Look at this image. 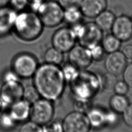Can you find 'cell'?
Segmentation results:
<instances>
[{
  "instance_id": "obj_33",
  "label": "cell",
  "mask_w": 132,
  "mask_h": 132,
  "mask_svg": "<svg viewBox=\"0 0 132 132\" xmlns=\"http://www.w3.org/2000/svg\"><path fill=\"white\" fill-rule=\"evenodd\" d=\"M91 101L74 100V110L86 113L88 109L92 106V105H91Z\"/></svg>"
},
{
  "instance_id": "obj_20",
  "label": "cell",
  "mask_w": 132,
  "mask_h": 132,
  "mask_svg": "<svg viewBox=\"0 0 132 132\" xmlns=\"http://www.w3.org/2000/svg\"><path fill=\"white\" fill-rule=\"evenodd\" d=\"M63 21L70 26L82 22L84 15L79 6L63 8Z\"/></svg>"
},
{
  "instance_id": "obj_13",
  "label": "cell",
  "mask_w": 132,
  "mask_h": 132,
  "mask_svg": "<svg viewBox=\"0 0 132 132\" xmlns=\"http://www.w3.org/2000/svg\"><path fill=\"white\" fill-rule=\"evenodd\" d=\"M103 32L94 22L86 23L83 34L77 41L78 44L88 48L101 43L103 37Z\"/></svg>"
},
{
  "instance_id": "obj_16",
  "label": "cell",
  "mask_w": 132,
  "mask_h": 132,
  "mask_svg": "<svg viewBox=\"0 0 132 132\" xmlns=\"http://www.w3.org/2000/svg\"><path fill=\"white\" fill-rule=\"evenodd\" d=\"M31 104L24 99H21L13 104L9 109V112L13 118L19 123L24 122L30 117Z\"/></svg>"
},
{
  "instance_id": "obj_32",
  "label": "cell",
  "mask_w": 132,
  "mask_h": 132,
  "mask_svg": "<svg viewBox=\"0 0 132 132\" xmlns=\"http://www.w3.org/2000/svg\"><path fill=\"white\" fill-rule=\"evenodd\" d=\"M28 4L29 0H9V6L19 12L25 10Z\"/></svg>"
},
{
  "instance_id": "obj_3",
  "label": "cell",
  "mask_w": 132,
  "mask_h": 132,
  "mask_svg": "<svg viewBox=\"0 0 132 132\" xmlns=\"http://www.w3.org/2000/svg\"><path fill=\"white\" fill-rule=\"evenodd\" d=\"M44 27L36 13L24 10L17 12L12 31L20 40L31 42L41 35Z\"/></svg>"
},
{
  "instance_id": "obj_18",
  "label": "cell",
  "mask_w": 132,
  "mask_h": 132,
  "mask_svg": "<svg viewBox=\"0 0 132 132\" xmlns=\"http://www.w3.org/2000/svg\"><path fill=\"white\" fill-rule=\"evenodd\" d=\"M116 16L111 10L105 9L94 18V23L103 31H108L111 27Z\"/></svg>"
},
{
  "instance_id": "obj_19",
  "label": "cell",
  "mask_w": 132,
  "mask_h": 132,
  "mask_svg": "<svg viewBox=\"0 0 132 132\" xmlns=\"http://www.w3.org/2000/svg\"><path fill=\"white\" fill-rule=\"evenodd\" d=\"M129 104V99L126 95L116 93L111 96L109 101L110 109L119 114L123 113Z\"/></svg>"
},
{
  "instance_id": "obj_14",
  "label": "cell",
  "mask_w": 132,
  "mask_h": 132,
  "mask_svg": "<svg viewBox=\"0 0 132 132\" xmlns=\"http://www.w3.org/2000/svg\"><path fill=\"white\" fill-rule=\"evenodd\" d=\"M107 7V0H81L79 5L84 16L89 19H94Z\"/></svg>"
},
{
  "instance_id": "obj_27",
  "label": "cell",
  "mask_w": 132,
  "mask_h": 132,
  "mask_svg": "<svg viewBox=\"0 0 132 132\" xmlns=\"http://www.w3.org/2000/svg\"><path fill=\"white\" fill-rule=\"evenodd\" d=\"M119 114L111 110H106L105 127H113L119 122Z\"/></svg>"
},
{
  "instance_id": "obj_42",
  "label": "cell",
  "mask_w": 132,
  "mask_h": 132,
  "mask_svg": "<svg viewBox=\"0 0 132 132\" xmlns=\"http://www.w3.org/2000/svg\"><path fill=\"white\" fill-rule=\"evenodd\" d=\"M56 1H57V0H56Z\"/></svg>"
},
{
  "instance_id": "obj_31",
  "label": "cell",
  "mask_w": 132,
  "mask_h": 132,
  "mask_svg": "<svg viewBox=\"0 0 132 132\" xmlns=\"http://www.w3.org/2000/svg\"><path fill=\"white\" fill-rule=\"evenodd\" d=\"M102 88L109 89L111 88L113 89V86L117 80H115L116 76L107 73L104 76H102Z\"/></svg>"
},
{
  "instance_id": "obj_41",
  "label": "cell",
  "mask_w": 132,
  "mask_h": 132,
  "mask_svg": "<svg viewBox=\"0 0 132 132\" xmlns=\"http://www.w3.org/2000/svg\"><path fill=\"white\" fill-rule=\"evenodd\" d=\"M29 1H30V0H29Z\"/></svg>"
},
{
  "instance_id": "obj_6",
  "label": "cell",
  "mask_w": 132,
  "mask_h": 132,
  "mask_svg": "<svg viewBox=\"0 0 132 132\" xmlns=\"http://www.w3.org/2000/svg\"><path fill=\"white\" fill-rule=\"evenodd\" d=\"M54 114L53 101L40 97L31 104L29 119L42 126L53 120Z\"/></svg>"
},
{
  "instance_id": "obj_34",
  "label": "cell",
  "mask_w": 132,
  "mask_h": 132,
  "mask_svg": "<svg viewBox=\"0 0 132 132\" xmlns=\"http://www.w3.org/2000/svg\"><path fill=\"white\" fill-rule=\"evenodd\" d=\"M122 74L123 80L126 82L129 88H132V62L127 63Z\"/></svg>"
},
{
  "instance_id": "obj_30",
  "label": "cell",
  "mask_w": 132,
  "mask_h": 132,
  "mask_svg": "<svg viewBox=\"0 0 132 132\" xmlns=\"http://www.w3.org/2000/svg\"><path fill=\"white\" fill-rule=\"evenodd\" d=\"M112 89L116 94L126 95L129 91V87L123 80H117Z\"/></svg>"
},
{
  "instance_id": "obj_12",
  "label": "cell",
  "mask_w": 132,
  "mask_h": 132,
  "mask_svg": "<svg viewBox=\"0 0 132 132\" xmlns=\"http://www.w3.org/2000/svg\"><path fill=\"white\" fill-rule=\"evenodd\" d=\"M127 64V60L119 50L108 53L105 57L104 67L107 72L116 76L122 74Z\"/></svg>"
},
{
  "instance_id": "obj_7",
  "label": "cell",
  "mask_w": 132,
  "mask_h": 132,
  "mask_svg": "<svg viewBox=\"0 0 132 132\" xmlns=\"http://www.w3.org/2000/svg\"><path fill=\"white\" fill-rule=\"evenodd\" d=\"M63 131L88 132L91 127L86 113L74 110L68 113L62 120Z\"/></svg>"
},
{
  "instance_id": "obj_10",
  "label": "cell",
  "mask_w": 132,
  "mask_h": 132,
  "mask_svg": "<svg viewBox=\"0 0 132 132\" xmlns=\"http://www.w3.org/2000/svg\"><path fill=\"white\" fill-rule=\"evenodd\" d=\"M68 59L80 70H86L93 61L89 49L79 44H75L68 52Z\"/></svg>"
},
{
  "instance_id": "obj_28",
  "label": "cell",
  "mask_w": 132,
  "mask_h": 132,
  "mask_svg": "<svg viewBox=\"0 0 132 132\" xmlns=\"http://www.w3.org/2000/svg\"><path fill=\"white\" fill-rule=\"evenodd\" d=\"M21 132H40L42 131V126L30 120L25 121L20 127Z\"/></svg>"
},
{
  "instance_id": "obj_35",
  "label": "cell",
  "mask_w": 132,
  "mask_h": 132,
  "mask_svg": "<svg viewBox=\"0 0 132 132\" xmlns=\"http://www.w3.org/2000/svg\"><path fill=\"white\" fill-rule=\"evenodd\" d=\"M122 114L124 123L128 127L132 128V103H130Z\"/></svg>"
},
{
  "instance_id": "obj_9",
  "label": "cell",
  "mask_w": 132,
  "mask_h": 132,
  "mask_svg": "<svg viewBox=\"0 0 132 132\" xmlns=\"http://www.w3.org/2000/svg\"><path fill=\"white\" fill-rule=\"evenodd\" d=\"M51 42L52 46L65 53L76 44L77 39L70 26H63L54 32Z\"/></svg>"
},
{
  "instance_id": "obj_37",
  "label": "cell",
  "mask_w": 132,
  "mask_h": 132,
  "mask_svg": "<svg viewBox=\"0 0 132 132\" xmlns=\"http://www.w3.org/2000/svg\"><path fill=\"white\" fill-rule=\"evenodd\" d=\"M122 53L127 60H132V44H128L123 46Z\"/></svg>"
},
{
  "instance_id": "obj_15",
  "label": "cell",
  "mask_w": 132,
  "mask_h": 132,
  "mask_svg": "<svg viewBox=\"0 0 132 132\" xmlns=\"http://www.w3.org/2000/svg\"><path fill=\"white\" fill-rule=\"evenodd\" d=\"M17 12L9 6L0 8V37L7 36L12 31Z\"/></svg>"
},
{
  "instance_id": "obj_22",
  "label": "cell",
  "mask_w": 132,
  "mask_h": 132,
  "mask_svg": "<svg viewBox=\"0 0 132 132\" xmlns=\"http://www.w3.org/2000/svg\"><path fill=\"white\" fill-rule=\"evenodd\" d=\"M64 53L52 46L47 48L44 54V62L60 65L64 60Z\"/></svg>"
},
{
  "instance_id": "obj_2",
  "label": "cell",
  "mask_w": 132,
  "mask_h": 132,
  "mask_svg": "<svg viewBox=\"0 0 132 132\" xmlns=\"http://www.w3.org/2000/svg\"><path fill=\"white\" fill-rule=\"evenodd\" d=\"M69 84L74 100L91 101L103 89L101 76L86 70H80L77 77Z\"/></svg>"
},
{
  "instance_id": "obj_1",
  "label": "cell",
  "mask_w": 132,
  "mask_h": 132,
  "mask_svg": "<svg viewBox=\"0 0 132 132\" xmlns=\"http://www.w3.org/2000/svg\"><path fill=\"white\" fill-rule=\"evenodd\" d=\"M32 78L41 97L54 102L63 95L67 82L60 65L44 62L39 65Z\"/></svg>"
},
{
  "instance_id": "obj_38",
  "label": "cell",
  "mask_w": 132,
  "mask_h": 132,
  "mask_svg": "<svg viewBox=\"0 0 132 132\" xmlns=\"http://www.w3.org/2000/svg\"><path fill=\"white\" fill-rule=\"evenodd\" d=\"M9 0H0V8H3L9 6Z\"/></svg>"
},
{
  "instance_id": "obj_17",
  "label": "cell",
  "mask_w": 132,
  "mask_h": 132,
  "mask_svg": "<svg viewBox=\"0 0 132 132\" xmlns=\"http://www.w3.org/2000/svg\"><path fill=\"white\" fill-rule=\"evenodd\" d=\"M106 110L100 106H92L86 112L91 129L98 130L105 127Z\"/></svg>"
},
{
  "instance_id": "obj_11",
  "label": "cell",
  "mask_w": 132,
  "mask_h": 132,
  "mask_svg": "<svg viewBox=\"0 0 132 132\" xmlns=\"http://www.w3.org/2000/svg\"><path fill=\"white\" fill-rule=\"evenodd\" d=\"M110 30L122 42L129 40L132 38V22L130 18L125 14L116 16Z\"/></svg>"
},
{
  "instance_id": "obj_23",
  "label": "cell",
  "mask_w": 132,
  "mask_h": 132,
  "mask_svg": "<svg viewBox=\"0 0 132 132\" xmlns=\"http://www.w3.org/2000/svg\"><path fill=\"white\" fill-rule=\"evenodd\" d=\"M18 124L9 111L0 113V129L5 131L11 130L15 128Z\"/></svg>"
},
{
  "instance_id": "obj_8",
  "label": "cell",
  "mask_w": 132,
  "mask_h": 132,
  "mask_svg": "<svg viewBox=\"0 0 132 132\" xmlns=\"http://www.w3.org/2000/svg\"><path fill=\"white\" fill-rule=\"evenodd\" d=\"M24 86L20 80L3 82L0 89V99L3 107H10L23 98Z\"/></svg>"
},
{
  "instance_id": "obj_4",
  "label": "cell",
  "mask_w": 132,
  "mask_h": 132,
  "mask_svg": "<svg viewBox=\"0 0 132 132\" xmlns=\"http://www.w3.org/2000/svg\"><path fill=\"white\" fill-rule=\"evenodd\" d=\"M63 8L56 0H45L36 13L44 27L53 28L63 22Z\"/></svg>"
},
{
  "instance_id": "obj_36",
  "label": "cell",
  "mask_w": 132,
  "mask_h": 132,
  "mask_svg": "<svg viewBox=\"0 0 132 132\" xmlns=\"http://www.w3.org/2000/svg\"><path fill=\"white\" fill-rule=\"evenodd\" d=\"M59 4L63 8L70 6H79L81 0H57Z\"/></svg>"
},
{
  "instance_id": "obj_5",
  "label": "cell",
  "mask_w": 132,
  "mask_h": 132,
  "mask_svg": "<svg viewBox=\"0 0 132 132\" xmlns=\"http://www.w3.org/2000/svg\"><path fill=\"white\" fill-rule=\"evenodd\" d=\"M39 65L38 59L34 55L22 52L12 59L11 69L20 78L28 79L33 77Z\"/></svg>"
},
{
  "instance_id": "obj_21",
  "label": "cell",
  "mask_w": 132,
  "mask_h": 132,
  "mask_svg": "<svg viewBox=\"0 0 132 132\" xmlns=\"http://www.w3.org/2000/svg\"><path fill=\"white\" fill-rule=\"evenodd\" d=\"M122 42L112 33L103 36L101 44L106 53L108 54L120 50Z\"/></svg>"
},
{
  "instance_id": "obj_24",
  "label": "cell",
  "mask_w": 132,
  "mask_h": 132,
  "mask_svg": "<svg viewBox=\"0 0 132 132\" xmlns=\"http://www.w3.org/2000/svg\"><path fill=\"white\" fill-rule=\"evenodd\" d=\"M64 78L67 83H70L74 80L78 76L80 71L77 68L68 62L61 67Z\"/></svg>"
},
{
  "instance_id": "obj_26",
  "label": "cell",
  "mask_w": 132,
  "mask_h": 132,
  "mask_svg": "<svg viewBox=\"0 0 132 132\" xmlns=\"http://www.w3.org/2000/svg\"><path fill=\"white\" fill-rule=\"evenodd\" d=\"M89 50L92 60L100 61L105 57L106 52L103 49L101 43L93 45L88 48Z\"/></svg>"
},
{
  "instance_id": "obj_25",
  "label": "cell",
  "mask_w": 132,
  "mask_h": 132,
  "mask_svg": "<svg viewBox=\"0 0 132 132\" xmlns=\"http://www.w3.org/2000/svg\"><path fill=\"white\" fill-rule=\"evenodd\" d=\"M41 97L34 85L24 87L23 99L25 100L30 104L36 102Z\"/></svg>"
},
{
  "instance_id": "obj_40",
  "label": "cell",
  "mask_w": 132,
  "mask_h": 132,
  "mask_svg": "<svg viewBox=\"0 0 132 132\" xmlns=\"http://www.w3.org/2000/svg\"><path fill=\"white\" fill-rule=\"evenodd\" d=\"M130 18V19H131V22H132V15H131V16Z\"/></svg>"
},
{
  "instance_id": "obj_29",
  "label": "cell",
  "mask_w": 132,
  "mask_h": 132,
  "mask_svg": "<svg viewBox=\"0 0 132 132\" xmlns=\"http://www.w3.org/2000/svg\"><path fill=\"white\" fill-rule=\"evenodd\" d=\"M42 131L56 132L63 131L62 121L59 120L54 121L52 120L50 122L42 126Z\"/></svg>"
},
{
  "instance_id": "obj_39",
  "label": "cell",
  "mask_w": 132,
  "mask_h": 132,
  "mask_svg": "<svg viewBox=\"0 0 132 132\" xmlns=\"http://www.w3.org/2000/svg\"><path fill=\"white\" fill-rule=\"evenodd\" d=\"M3 105H2L1 100V99H0V113L1 112L2 110H3Z\"/></svg>"
}]
</instances>
